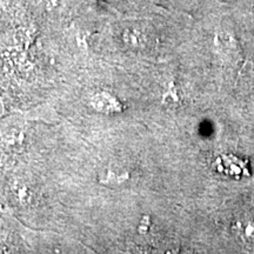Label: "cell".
<instances>
[{"label":"cell","mask_w":254,"mask_h":254,"mask_svg":"<svg viewBox=\"0 0 254 254\" xmlns=\"http://www.w3.org/2000/svg\"><path fill=\"white\" fill-rule=\"evenodd\" d=\"M124 43L132 47H144L147 45L150 36L140 27L126 28L123 33Z\"/></svg>","instance_id":"cell-1"}]
</instances>
